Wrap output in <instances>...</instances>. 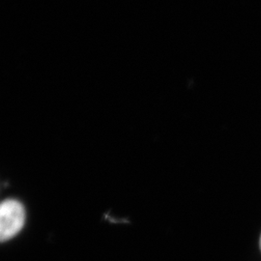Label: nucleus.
Segmentation results:
<instances>
[{"instance_id": "nucleus-2", "label": "nucleus", "mask_w": 261, "mask_h": 261, "mask_svg": "<svg viewBox=\"0 0 261 261\" xmlns=\"http://www.w3.org/2000/svg\"><path fill=\"white\" fill-rule=\"evenodd\" d=\"M260 248H261V237H260Z\"/></svg>"}, {"instance_id": "nucleus-1", "label": "nucleus", "mask_w": 261, "mask_h": 261, "mask_svg": "<svg viewBox=\"0 0 261 261\" xmlns=\"http://www.w3.org/2000/svg\"><path fill=\"white\" fill-rule=\"evenodd\" d=\"M25 221L22 204L15 199H7L0 208V236L3 242L15 237L21 230Z\"/></svg>"}]
</instances>
